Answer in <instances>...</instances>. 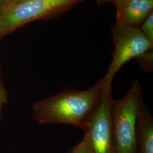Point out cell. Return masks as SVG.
I'll use <instances>...</instances> for the list:
<instances>
[{
    "label": "cell",
    "mask_w": 153,
    "mask_h": 153,
    "mask_svg": "<svg viewBox=\"0 0 153 153\" xmlns=\"http://www.w3.org/2000/svg\"><path fill=\"white\" fill-rule=\"evenodd\" d=\"M101 79L85 90L65 89L33 105V118L40 124H68L85 131L104 91Z\"/></svg>",
    "instance_id": "6da1fadb"
},
{
    "label": "cell",
    "mask_w": 153,
    "mask_h": 153,
    "mask_svg": "<svg viewBox=\"0 0 153 153\" xmlns=\"http://www.w3.org/2000/svg\"><path fill=\"white\" fill-rule=\"evenodd\" d=\"M143 100L142 85L131 83L121 98L112 103V120L115 153H136L138 116Z\"/></svg>",
    "instance_id": "7a4b0ae2"
},
{
    "label": "cell",
    "mask_w": 153,
    "mask_h": 153,
    "mask_svg": "<svg viewBox=\"0 0 153 153\" xmlns=\"http://www.w3.org/2000/svg\"><path fill=\"white\" fill-rule=\"evenodd\" d=\"M114 50L108 70L103 79L104 87L111 88L116 73L128 61L140 59L152 51L153 42L134 26L117 24L114 35Z\"/></svg>",
    "instance_id": "3957f363"
},
{
    "label": "cell",
    "mask_w": 153,
    "mask_h": 153,
    "mask_svg": "<svg viewBox=\"0 0 153 153\" xmlns=\"http://www.w3.org/2000/svg\"><path fill=\"white\" fill-rule=\"evenodd\" d=\"M111 88H105L86 130L91 153H115L112 120Z\"/></svg>",
    "instance_id": "277c9868"
},
{
    "label": "cell",
    "mask_w": 153,
    "mask_h": 153,
    "mask_svg": "<svg viewBox=\"0 0 153 153\" xmlns=\"http://www.w3.org/2000/svg\"><path fill=\"white\" fill-rule=\"evenodd\" d=\"M79 0H28L4 9L0 30L7 31L23 24L60 10Z\"/></svg>",
    "instance_id": "5b68a950"
},
{
    "label": "cell",
    "mask_w": 153,
    "mask_h": 153,
    "mask_svg": "<svg viewBox=\"0 0 153 153\" xmlns=\"http://www.w3.org/2000/svg\"><path fill=\"white\" fill-rule=\"evenodd\" d=\"M152 0H128L117 10V24L135 26L153 11Z\"/></svg>",
    "instance_id": "8992f818"
},
{
    "label": "cell",
    "mask_w": 153,
    "mask_h": 153,
    "mask_svg": "<svg viewBox=\"0 0 153 153\" xmlns=\"http://www.w3.org/2000/svg\"><path fill=\"white\" fill-rule=\"evenodd\" d=\"M136 153H153V116L143 102L137 119Z\"/></svg>",
    "instance_id": "52a82bcc"
},
{
    "label": "cell",
    "mask_w": 153,
    "mask_h": 153,
    "mask_svg": "<svg viewBox=\"0 0 153 153\" xmlns=\"http://www.w3.org/2000/svg\"><path fill=\"white\" fill-rule=\"evenodd\" d=\"M140 28L148 38L153 42V12L152 11L143 21Z\"/></svg>",
    "instance_id": "ba28073f"
},
{
    "label": "cell",
    "mask_w": 153,
    "mask_h": 153,
    "mask_svg": "<svg viewBox=\"0 0 153 153\" xmlns=\"http://www.w3.org/2000/svg\"><path fill=\"white\" fill-rule=\"evenodd\" d=\"M69 153H91L89 143L86 135H84L81 142L72 148Z\"/></svg>",
    "instance_id": "9c48e42d"
},
{
    "label": "cell",
    "mask_w": 153,
    "mask_h": 153,
    "mask_svg": "<svg viewBox=\"0 0 153 153\" xmlns=\"http://www.w3.org/2000/svg\"><path fill=\"white\" fill-rule=\"evenodd\" d=\"M28 1V0H4V3H5L4 9H5L7 7H9L10 6L13 5L24 1Z\"/></svg>",
    "instance_id": "30bf717a"
},
{
    "label": "cell",
    "mask_w": 153,
    "mask_h": 153,
    "mask_svg": "<svg viewBox=\"0 0 153 153\" xmlns=\"http://www.w3.org/2000/svg\"><path fill=\"white\" fill-rule=\"evenodd\" d=\"M128 0H111V2L115 4L117 10H119Z\"/></svg>",
    "instance_id": "8fae6325"
},
{
    "label": "cell",
    "mask_w": 153,
    "mask_h": 153,
    "mask_svg": "<svg viewBox=\"0 0 153 153\" xmlns=\"http://www.w3.org/2000/svg\"><path fill=\"white\" fill-rule=\"evenodd\" d=\"M5 100L6 95L5 91L2 88L1 85V83H0V104L2 105L5 102Z\"/></svg>",
    "instance_id": "7c38bea8"
},
{
    "label": "cell",
    "mask_w": 153,
    "mask_h": 153,
    "mask_svg": "<svg viewBox=\"0 0 153 153\" xmlns=\"http://www.w3.org/2000/svg\"><path fill=\"white\" fill-rule=\"evenodd\" d=\"M95 1L98 5H102L108 2H111V0H95Z\"/></svg>",
    "instance_id": "4fadbf2b"
},
{
    "label": "cell",
    "mask_w": 153,
    "mask_h": 153,
    "mask_svg": "<svg viewBox=\"0 0 153 153\" xmlns=\"http://www.w3.org/2000/svg\"><path fill=\"white\" fill-rule=\"evenodd\" d=\"M2 1H4V0H0V2H1Z\"/></svg>",
    "instance_id": "5bb4252c"
},
{
    "label": "cell",
    "mask_w": 153,
    "mask_h": 153,
    "mask_svg": "<svg viewBox=\"0 0 153 153\" xmlns=\"http://www.w3.org/2000/svg\"><path fill=\"white\" fill-rule=\"evenodd\" d=\"M1 105L0 104V110H1Z\"/></svg>",
    "instance_id": "9a60e30c"
},
{
    "label": "cell",
    "mask_w": 153,
    "mask_h": 153,
    "mask_svg": "<svg viewBox=\"0 0 153 153\" xmlns=\"http://www.w3.org/2000/svg\"><path fill=\"white\" fill-rule=\"evenodd\" d=\"M152 1H153V0H152Z\"/></svg>",
    "instance_id": "2e32d148"
}]
</instances>
